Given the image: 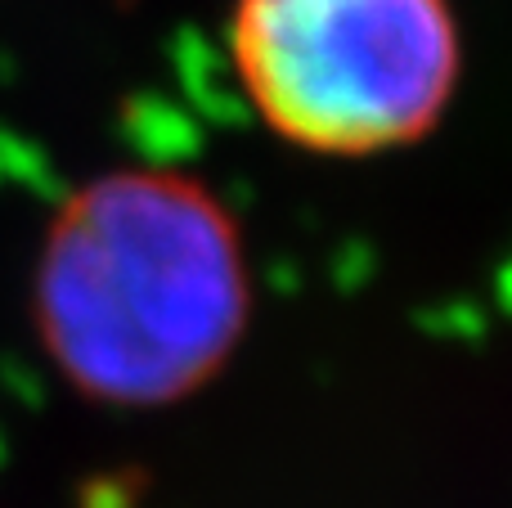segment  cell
Instances as JSON below:
<instances>
[{"instance_id":"cell-1","label":"cell","mask_w":512,"mask_h":508,"mask_svg":"<svg viewBox=\"0 0 512 508\" xmlns=\"http://www.w3.org/2000/svg\"><path fill=\"white\" fill-rule=\"evenodd\" d=\"M234 216L180 171H113L54 212L36 320L77 392L171 405L198 392L248 329Z\"/></svg>"},{"instance_id":"cell-2","label":"cell","mask_w":512,"mask_h":508,"mask_svg":"<svg viewBox=\"0 0 512 508\" xmlns=\"http://www.w3.org/2000/svg\"><path fill=\"white\" fill-rule=\"evenodd\" d=\"M230 45L261 122L310 153L418 140L459 81L445 0H239Z\"/></svg>"}]
</instances>
